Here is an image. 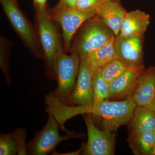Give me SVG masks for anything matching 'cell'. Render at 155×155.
Returning <instances> with one entry per match:
<instances>
[{"label":"cell","mask_w":155,"mask_h":155,"mask_svg":"<svg viewBox=\"0 0 155 155\" xmlns=\"http://www.w3.org/2000/svg\"><path fill=\"white\" fill-rule=\"evenodd\" d=\"M100 0H78L75 8L81 11H95Z\"/></svg>","instance_id":"23"},{"label":"cell","mask_w":155,"mask_h":155,"mask_svg":"<svg viewBox=\"0 0 155 155\" xmlns=\"http://www.w3.org/2000/svg\"><path fill=\"white\" fill-rule=\"evenodd\" d=\"M3 43H1V69L2 71L3 74L5 75L6 82L8 84L11 83V76L9 73L8 67V58L6 50H4Z\"/></svg>","instance_id":"22"},{"label":"cell","mask_w":155,"mask_h":155,"mask_svg":"<svg viewBox=\"0 0 155 155\" xmlns=\"http://www.w3.org/2000/svg\"><path fill=\"white\" fill-rule=\"evenodd\" d=\"M36 8L39 34L46 64L50 71H52L54 74L55 59L58 54L63 51L59 34L52 19L50 18L45 10Z\"/></svg>","instance_id":"5"},{"label":"cell","mask_w":155,"mask_h":155,"mask_svg":"<svg viewBox=\"0 0 155 155\" xmlns=\"http://www.w3.org/2000/svg\"><path fill=\"white\" fill-rule=\"evenodd\" d=\"M145 69L143 64L134 65L109 83L110 99H122L131 96L137 81Z\"/></svg>","instance_id":"11"},{"label":"cell","mask_w":155,"mask_h":155,"mask_svg":"<svg viewBox=\"0 0 155 155\" xmlns=\"http://www.w3.org/2000/svg\"><path fill=\"white\" fill-rule=\"evenodd\" d=\"M115 38L103 46L84 56L95 70L101 69L111 61L119 58L114 48Z\"/></svg>","instance_id":"17"},{"label":"cell","mask_w":155,"mask_h":155,"mask_svg":"<svg viewBox=\"0 0 155 155\" xmlns=\"http://www.w3.org/2000/svg\"><path fill=\"white\" fill-rule=\"evenodd\" d=\"M130 133L155 130V111L148 107L137 106L129 122Z\"/></svg>","instance_id":"15"},{"label":"cell","mask_w":155,"mask_h":155,"mask_svg":"<svg viewBox=\"0 0 155 155\" xmlns=\"http://www.w3.org/2000/svg\"><path fill=\"white\" fill-rule=\"evenodd\" d=\"M143 38L139 37L116 36L114 48L119 58L133 65L143 64Z\"/></svg>","instance_id":"12"},{"label":"cell","mask_w":155,"mask_h":155,"mask_svg":"<svg viewBox=\"0 0 155 155\" xmlns=\"http://www.w3.org/2000/svg\"><path fill=\"white\" fill-rule=\"evenodd\" d=\"M101 2H105V1H117L119 2V0H100Z\"/></svg>","instance_id":"26"},{"label":"cell","mask_w":155,"mask_h":155,"mask_svg":"<svg viewBox=\"0 0 155 155\" xmlns=\"http://www.w3.org/2000/svg\"><path fill=\"white\" fill-rule=\"evenodd\" d=\"M137 106L131 97L119 101L107 99L97 105H93L92 115L101 118L103 130L115 133L120 126L129 123Z\"/></svg>","instance_id":"1"},{"label":"cell","mask_w":155,"mask_h":155,"mask_svg":"<svg viewBox=\"0 0 155 155\" xmlns=\"http://www.w3.org/2000/svg\"><path fill=\"white\" fill-rule=\"evenodd\" d=\"M150 22V16L136 10L127 12L122 22L119 35L143 38Z\"/></svg>","instance_id":"14"},{"label":"cell","mask_w":155,"mask_h":155,"mask_svg":"<svg viewBox=\"0 0 155 155\" xmlns=\"http://www.w3.org/2000/svg\"><path fill=\"white\" fill-rule=\"evenodd\" d=\"M134 65H136L128 64L119 58H117L101 68V75L106 81L110 83Z\"/></svg>","instance_id":"19"},{"label":"cell","mask_w":155,"mask_h":155,"mask_svg":"<svg viewBox=\"0 0 155 155\" xmlns=\"http://www.w3.org/2000/svg\"><path fill=\"white\" fill-rule=\"evenodd\" d=\"M52 15V19L58 22L62 27L64 47L66 51H68L78 29L96 14L95 11H81L58 4L54 9Z\"/></svg>","instance_id":"6"},{"label":"cell","mask_w":155,"mask_h":155,"mask_svg":"<svg viewBox=\"0 0 155 155\" xmlns=\"http://www.w3.org/2000/svg\"><path fill=\"white\" fill-rule=\"evenodd\" d=\"M115 37L114 32L96 15L90 19L75 45L80 57L103 46Z\"/></svg>","instance_id":"4"},{"label":"cell","mask_w":155,"mask_h":155,"mask_svg":"<svg viewBox=\"0 0 155 155\" xmlns=\"http://www.w3.org/2000/svg\"><path fill=\"white\" fill-rule=\"evenodd\" d=\"M96 70L85 57H80V66L75 87L68 100L69 105H91L93 104L92 84Z\"/></svg>","instance_id":"9"},{"label":"cell","mask_w":155,"mask_h":155,"mask_svg":"<svg viewBox=\"0 0 155 155\" xmlns=\"http://www.w3.org/2000/svg\"><path fill=\"white\" fill-rule=\"evenodd\" d=\"M59 123L51 115H49L47 122L42 130L37 132L32 140L26 145L27 154L46 155L51 152L60 142L71 138H81L82 134L72 132L65 136L60 135Z\"/></svg>","instance_id":"3"},{"label":"cell","mask_w":155,"mask_h":155,"mask_svg":"<svg viewBox=\"0 0 155 155\" xmlns=\"http://www.w3.org/2000/svg\"><path fill=\"white\" fill-rule=\"evenodd\" d=\"M36 7L45 10L47 0H33Z\"/></svg>","instance_id":"25"},{"label":"cell","mask_w":155,"mask_h":155,"mask_svg":"<svg viewBox=\"0 0 155 155\" xmlns=\"http://www.w3.org/2000/svg\"><path fill=\"white\" fill-rule=\"evenodd\" d=\"M155 134V130H154ZM152 155H155V144L154 146V148L153 151Z\"/></svg>","instance_id":"27"},{"label":"cell","mask_w":155,"mask_h":155,"mask_svg":"<svg viewBox=\"0 0 155 155\" xmlns=\"http://www.w3.org/2000/svg\"><path fill=\"white\" fill-rule=\"evenodd\" d=\"M0 2L6 16L19 36L37 56L40 57L33 29L19 9L17 0H0Z\"/></svg>","instance_id":"8"},{"label":"cell","mask_w":155,"mask_h":155,"mask_svg":"<svg viewBox=\"0 0 155 155\" xmlns=\"http://www.w3.org/2000/svg\"><path fill=\"white\" fill-rule=\"evenodd\" d=\"M78 0H61L58 5L68 8H74L76 7Z\"/></svg>","instance_id":"24"},{"label":"cell","mask_w":155,"mask_h":155,"mask_svg":"<svg viewBox=\"0 0 155 155\" xmlns=\"http://www.w3.org/2000/svg\"><path fill=\"white\" fill-rule=\"evenodd\" d=\"M130 97L137 106L155 111V66L144 69Z\"/></svg>","instance_id":"10"},{"label":"cell","mask_w":155,"mask_h":155,"mask_svg":"<svg viewBox=\"0 0 155 155\" xmlns=\"http://www.w3.org/2000/svg\"><path fill=\"white\" fill-rule=\"evenodd\" d=\"M18 145L13 132L1 133L0 137V155L18 154Z\"/></svg>","instance_id":"20"},{"label":"cell","mask_w":155,"mask_h":155,"mask_svg":"<svg viewBox=\"0 0 155 155\" xmlns=\"http://www.w3.org/2000/svg\"><path fill=\"white\" fill-rule=\"evenodd\" d=\"M13 133L17 140L18 145V155L27 154L25 140L26 131L23 128H18L14 130Z\"/></svg>","instance_id":"21"},{"label":"cell","mask_w":155,"mask_h":155,"mask_svg":"<svg viewBox=\"0 0 155 155\" xmlns=\"http://www.w3.org/2000/svg\"><path fill=\"white\" fill-rule=\"evenodd\" d=\"M127 141L134 154L152 155L155 144L154 131L130 133Z\"/></svg>","instance_id":"16"},{"label":"cell","mask_w":155,"mask_h":155,"mask_svg":"<svg viewBox=\"0 0 155 155\" xmlns=\"http://www.w3.org/2000/svg\"><path fill=\"white\" fill-rule=\"evenodd\" d=\"M80 63V56L75 52L68 55L62 51L56 56L54 72L58 86L53 93L62 104H68L69 97L75 87Z\"/></svg>","instance_id":"2"},{"label":"cell","mask_w":155,"mask_h":155,"mask_svg":"<svg viewBox=\"0 0 155 155\" xmlns=\"http://www.w3.org/2000/svg\"><path fill=\"white\" fill-rule=\"evenodd\" d=\"M88 140L82 152L85 155H113L115 153L116 134L100 130L95 126L91 114H85Z\"/></svg>","instance_id":"7"},{"label":"cell","mask_w":155,"mask_h":155,"mask_svg":"<svg viewBox=\"0 0 155 155\" xmlns=\"http://www.w3.org/2000/svg\"><path fill=\"white\" fill-rule=\"evenodd\" d=\"M92 88L93 105H97L105 100L110 99V84L103 77L101 69L95 71Z\"/></svg>","instance_id":"18"},{"label":"cell","mask_w":155,"mask_h":155,"mask_svg":"<svg viewBox=\"0 0 155 155\" xmlns=\"http://www.w3.org/2000/svg\"><path fill=\"white\" fill-rule=\"evenodd\" d=\"M127 13L119 2L117 1L101 2L96 11L97 16L113 31L116 37L120 33Z\"/></svg>","instance_id":"13"}]
</instances>
